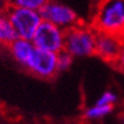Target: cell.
<instances>
[{
    "mask_svg": "<svg viewBox=\"0 0 124 124\" xmlns=\"http://www.w3.org/2000/svg\"><path fill=\"white\" fill-rule=\"evenodd\" d=\"M39 13L41 15L42 21L51 23L64 31L79 25V18L75 11L57 1L48 0V2L39 10Z\"/></svg>",
    "mask_w": 124,
    "mask_h": 124,
    "instance_id": "cell-5",
    "label": "cell"
},
{
    "mask_svg": "<svg viewBox=\"0 0 124 124\" xmlns=\"http://www.w3.org/2000/svg\"><path fill=\"white\" fill-rule=\"evenodd\" d=\"M123 48L124 39L112 34L97 32L94 54H97L100 58L107 62H115Z\"/></svg>",
    "mask_w": 124,
    "mask_h": 124,
    "instance_id": "cell-7",
    "label": "cell"
},
{
    "mask_svg": "<svg viewBox=\"0 0 124 124\" xmlns=\"http://www.w3.org/2000/svg\"><path fill=\"white\" fill-rule=\"evenodd\" d=\"M32 43L37 49L59 54L64 50L65 31L51 23L42 21L32 39Z\"/></svg>",
    "mask_w": 124,
    "mask_h": 124,
    "instance_id": "cell-4",
    "label": "cell"
},
{
    "mask_svg": "<svg viewBox=\"0 0 124 124\" xmlns=\"http://www.w3.org/2000/svg\"><path fill=\"white\" fill-rule=\"evenodd\" d=\"M96 32L124 39V0H102L93 18Z\"/></svg>",
    "mask_w": 124,
    "mask_h": 124,
    "instance_id": "cell-1",
    "label": "cell"
},
{
    "mask_svg": "<svg viewBox=\"0 0 124 124\" xmlns=\"http://www.w3.org/2000/svg\"><path fill=\"white\" fill-rule=\"evenodd\" d=\"M25 67L39 78L50 79L58 72L57 54L35 48Z\"/></svg>",
    "mask_w": 124,
    "mask_h": 124,
    "instance_id": "cell-6",
    "label": "cell"
},
{
    "mask_svg": "<svg viewBox=\"0 0 124 124\" xmlns=\"http://www.w3.org/2000/svg\"><path fill=\"white\" fill-rule=\"evenodd\" d=\"M114 63H115V66H117V68H120L121 71L124 72V48L122 49L121 54L118 55V57L116 58V60Z\"/></svg>",
    "mask_w": 124,
    "mask_h": 124,
    "instance_id": "cell-14",
    "label": "cell"
},
{
    "mask_svg": "<svg viewBox=\"0 0 124 124\" xmlns=\"http://www.w3.org/2000/svg\"><path fill=\"white\" fill-rule=\"evenodd\" d=\"M96 35L93 29L76 25L65 31L64 50L73 57H86L96 51Z\"/></svg>",
    "mask_w": 124,
    "mask_h": 124,
    "instance_id": "cell-2",
    "label": "cell"
},
{
    "mask_svg": "<svg viewBox=\"0 0 124 124\" xmlns=\"http://www.w3.org/2000/svg\"><path fill=\"white\" fill-rule=\"evenodd\" d=\"M8 7H18L32 10H40L48 0H6Z\"/></svg>",
    "mask_w": 124,
    "mask_h": 124,
    "instance_id": "cell-10",
    "label": "cell"
},
{
    "mask_svg": "<svg viewBox=\"0 0 124 124\" xmlns=\"http://www.w3.org/2000/svg\"><path fill=\"white\" fill-rule=\"evenodd\" d=\"M117 100L116 93L113 91H105L104 93L100 94V97L97 99L96 105H104V106H113Z\"/></svg>",
    "mask_w": 124,
    "mask_h": 124,
    "instance_id": "cell-13",
    "label": "cell"
},
{
    "mask_svg": "<svg viewBox=\"0 0 124 124\" xmlns=\"http://www.w3.org/2000/svg\"><path fill=\"white\" fill-rule=\"evenodd\" d=\"M16 39H18L16 31L14 30L7 16L2 15L0 17V45L9 47Z\"/></svg>",
    "mask_w": 124,
    "mask_h": 124,
    "instance_id": "cell-9",
    "label": "cell"
},
{
    "mask_svg": "<svg viewBox=\"0 0 124 124\" xmlns=\"http://www.w3.org/2000/svg\"><path fill=\"white\" fill-rule=\"evenodd\" d=\"M9 53L11 54V56L14 57V59L18 63V64L23 65L24 67L26 66L29 63L32 54H33L34 45L30 40H24V39H16L9 47Z\"/></svg>",
    "mask_w": 124,
    "mask_h": 124,
    "instance_id": "cell-8",
    "label": "cell"
},
{
    "mask_svg": "<svg viewBox=\"0 0 124 124\" xmlns=\"http://www.w3.org/2000/svg\"><path fill=\"white\" fill-rule=\"evenodd\" d=\"M114 106H104V105H96L91 106L90 108H88L85 110V115L86 118L89 120H98V118H102V117L107 116L110 114V112L113 110Z\"/></svg>",
    "mask_w": 124,
    "mask_h": 124,
    "instance_id": "cell-11",
    "label": "cell"
},
{
    "mask_svg": "<svg viewBox=\"0 0 124 124\" xmlns=\"http://www.w3.org/2000/svg\"><path fill=\"white\" fill-rule=\"evenodd\" d=\"M72 63H73V56L70 55L67 51H60L59 54H57V70L58 72L66 71L71 67Z\"/></svg>",
    "mask_w": 124,
    "mask_h": 124,
    "instance_id": "cell-12",
    "label": "cell"
},
{
    "mask_svg": "<svg viewBox=\"0 0 124 124\" xmlns=\"http://www.w3.org/2000/svg\"><path fill=\"white\" fill-rule=\"evenodd\" d=\"M5 15L16 31L19 39L32 41L34 34L42 22L41 15L38 10L25 9L18 7H8Z\"/></svg>",
    "mask_w": 124,
    "mask_h": 124,
    "instance_id": "cell-3",
    "label": "cell"
},
{
    "mask_svg": "<svg viewBox=\"0 0 124 124\" xmlns=\"http://www.w3.org/2000/svg\"><path fill=\"white\" fill-rule=\"evenodd\" d=\"M7 8H8V5L6 2V0H0V17L6 14Z\"/></svg>",
    "mask_w": 124,
    "mask_h": 124,
    "instance_id": "cell-15",
    "label": "cell"
}]
</instances>
